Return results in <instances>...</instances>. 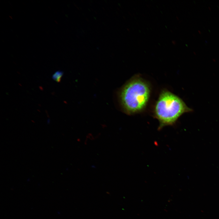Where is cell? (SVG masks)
<instances>
[{
  "label": "cell",
  "instance_id": "3957f363",
  "mask_svg": "<svg viewBox=\"0 0 219 219\" xmlns=\"http://www.w3.org/2000/svg\"><path fill=\"white\" fill-rule=\"evenodd\" d=\"M63 72L60 71H56L52 75V78L53 79L57 82H59L61 78L63 76Z\"/></svg>",
  "mask_w": 219,
  "mask_h": 219
},
{
  "label": "cell",
  "instance_id": "7a4b0ae2",
  "mask_svg": "<svg viewBox=\"0 0 219 219\" xmlns=\"http://www.w3.org/2000/svg\"><path fill=\"white\" fill-rule=\"evenodd\" d=\"M192 111L178 96L167 90H162L154 108L155 117L159 122L158 130L173 125L181 115Z\"/></svg>",
  "mask_w": 219,
  "mask_h": 219
},
{
  "label": "cell",
  "instance_id": "6da1fadb",
  "mask_svg": "<svg viewBox=\"0 0 219 219\" xmlns=\"http://www.w3.org/2000/svg\"><path fill=\"white\" fill-rule=\"evenodd\" d=\"M151 88L148 82L136 76L120 90L118 96L123 111L129 114L138 113L146 107L149 100Z\"/></svg>",
  "mask_w": 219,
  "mask_h": 219
}]
</instances>
